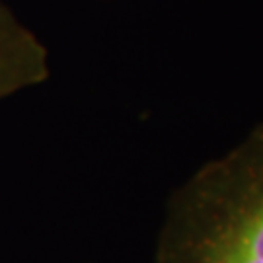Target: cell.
Instances as JSON below:
<instances>
[{"label":"cell","mask_w":263,"mask_h":263,"mask_svg":"<svg viewBox=\"0 0 263 263\" xmlns=\"http://www.w3.org/2000/svg\"><path fill=\"white\" fill-rule=\"evenodd\" d=\"M154 263H263V123L170 195Z\"/></svg>","instance_id":"obj_1"},{"label":"cell","mask_w":263,"mask_h":263,"mask_svg":"<svg viewBox=\"0 0 263 263\" xmlns=\"http://www.w3.org/2000/svg\"><path fill=\"white\" fill-rule=\"evenodd\" d=\"M49 74L47 47L0 0V102L45 82Z\"/></svg>","instance_id":"obj_2"}]
</instances>
